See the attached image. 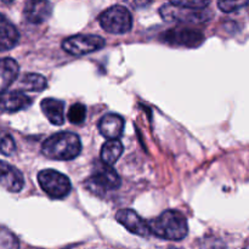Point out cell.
Instances as JSON below:
<instances>
[{
    "mask_svg": "<svg viewBox=\"0 0 249 249\" xmlns=\"http://www.w3.org/2000/svg\"><path fill=\"white\" fill-rule=\"evenodd\" d=\"M82 152V141L79 136L71 131L53 134L44 141L41 153L49 160H71Z\"/></svg>",
    "mask_w": 249,
    "mask_h": 249,
    "instance_id": "obj_1",
    "label": "cell"
},
{
    "mask_svg": "<svg viewBox=\"0 0 249 249\" xmlns=\"http://www.w3.org/2000/svg\"><path fill=\"white\" fill-rule=\"evenodd\" d=\"M151 233L162 240L181 241L189 232L187 220L180 212L168 209L148 223Z\"/></svg>",
    "mask_w": 249,
    "mask_h": 249,
    "instance_id": "obj_2",
    "label": "cell"
},
{
    "mask_svg": "<svg viewBox=\"0 0 249 249\" xmlns=\"http://www.w3.org/2000/svg\"><path fill=\"white\" fill-rule=\"evenodd\" d=\"M84 184L91 194L96 196H104L108 192L118 190L121 187L122 180L113 167L102 162H97L92 170V174L85 180Z\"/></svg>",
    "mask_w": 249,
    "mask_h": 249,
    "instance_id": "obj_3",
    "label": "cell"
},
{
    "mask_svg": "<svg viewBox=\"0 0 249 249\" xmlns=\"http://www.w3.org/2000/svg\"><path fill=\"white\" fill-rule=\"evenodd\" d=\"M100 26L111 34L128 33L133 27L130 11L122 5H114L99 16Z\"/></svg>",
    "mask_w": 249,
    "mask_h": 249,
    "instance_id": "obj_4",
    "label": "cell"
},
{
    "mask_svg": "<svg viewBox=\"0 0 249 249\" xmlns=\"http://www.w3.org/2000/svg\"><path fill=\"white\" fill-rule=\"evenodd\" d=\"M160 15L168 22H184V23H203L213 17V12L208 9L195 10L177 6L173 2L163 5L160 9Z\"/></svg>",
    "mask_w": 249,
    "mask_h": 249,
    "instance_id": "obj_5",
    "label": "cell"
},
{
    "mask_svg": "<svg viewBox=\"0 0 249 249\" xmlns=\"http://www.w3.org/2000/svg\"><path fill=\"white\" fill-rule=\"evenodd\" d=\"M38 182L43 191L55 199L65 198L72 190L71 180L62 173L53 169H44L39 172Z\"/></svg>",
    "mask_w": 249,
    "mask_h": 249,
    "instance_id": "obj_6",
    "label": "cell"
},
{
    "mask_svg": "<svg viewBox=\"0 0 249 249\" xmlns=\"http://www.w3.org/2000/svg\"><path fill=\"white\" fill-rule=\"evenodd\" d=\"M106 45L104 38L95 34H77L62 41V49L73 56H83L101 50Z\"/></svg>",
    "mask_w": 249,
    "mask_h": 249,
    "instance_id": "obj_7",
    "label": "cell"
},
{
    "mask_svg": "<svg viewBox=\"0 0 249 249\" xmlns=\"http://www.w3.org/2000/svg\"><path fill=\"white\" fill-rule=\"evenodd\" d=\"M160 40L168 45L184 46L195 49L204 43V36L202 32L191 28H172L160 34Z\"/></svg>",
    "mask_w": 249,
    "mask_h": 249,
    "instance_id": "obj_8",
    "label": "cell"
},
{
    "mask_svg": "<svg viewBox=\"0 0 249 249\" xmlns=\"http://www.w3.org/2000/svg\"><path fill=\"white\" fill-rule=\"evenodd\" d=\"M116 220L124 226L131 233L141 236V237H147L151 235L150 225L147 221L143 220L135 211L133 209H121L117 212Z\"/></svg>",
    "mask_w": 249,
    "mask_h": 249,
    "instance_id": "obj_9",
    "label": "cell"
},
{
    "mask_svg": "<svg viewBox=\"0 0 249 249\" xmlns=\"http://www.w3.org/2000/svg\"><path fill=\"white\" fill-rule=\"evenodd\" d=\"M0 186L14 194L21 191L24 186V178L22 173L16 167L4 160H0Z\"/></svg>",
    "mask_w": 249,
    "mask_h": 249,
    "instance_id": "obj_10",
    "label": "cell"
},
{
    "mask_svg": "<svg viewBox=\"0 0 249 249\" xmlns=\"http://www.w3.org/2000/svg\"><path fill=\"white\" fill-rule=\"evenodd\" d=\"M53 4L49 1H28L23 10V17L32 24H40L50 18Z\"/></svg>",
    "mask_w": 249,
    "mask_h": 249,
    "instance_id": "obj_11",
    "label": "cell"
},
{
    "mask_svg": "<svg viewBox=\"0 0 249 249\" xmlns=\"http://www.w3.org/2000/svg\"><path fill=\"white\" fill-rule=\"evenodd\" d=\"M33 104L32 99L22 91H10L0 95V112H18L28 108Z\"/></svg>",
    "mask_w": 249,
    "mask_h": 249,
    "instance_id": "obj_12",
    "label": "cell"
},
{
    "mask_svg": "<svg viewBox=\"0 0 249 249\" xmlns=\"http://www.w3.org/2000/svg\"><path fill=\"white\" fill-rule=\"evenodd\" d=\"M125 121L116 113L105 114L99 122V130L108 140H117L123 134Z\"/></svg>",
    "mask_w": 249,
    "mask_h": 249,
    "instance_id": "obj_13",
    "label": "cell"
},
{
    "mask_svg": "<svg viewBox=\"0 0 249 249\" xmlns=\"http://www.w3.org/2000/svg\"><path fill=\"white\" fill-rule=\"evenodd\" d=\"M43 113L53 125H62L65 123V102L61 100L48 97L40 102Z\"/></svg>",
    "mask_w": 249,
    "mask_h": 249,
    "instance_id": "obj_14",
    "label": "cell"
},
{
    "mask_svg": "<svg viewBox=\"0 0 249 249\" xmlns=\"http://www.w3.org/2000/svg\"><path fill=\"white\" fill-rule=\"evenodd\" d=\"M19 66L14 58H0V95L5 94L10 85L18 77Z\"/></svg>",
    "mask_w": 249,
    "mask_h": 249,
    "instance_id": "obj_15",
    "label": "cell"
},
{
    "mask_svg": "<svg viewBox=\"0 0 249 249\" xmlns=\"http://www.w3.org/2000/svg\"><path fill=\"white\" fill-rule=\"evenodd\" d=\"M19 40V33L16 27L0 14V51L15 48Z\"/></svg>",
    "mask_w": 249,
    "mask_h": 249,
    "instance_id": "obj_16",
    "label": "cell"
},
{
    "mask_svg": "<svg viewBox=\"0 0 249 249\" xmlns=\"http://www.w3.org/2000/svg\"><path fill=\"white\" fill-rule=\"evenodd\" d=\"M123 151V143L118 139L117 140L106 141L101 148V162L112 167L121 158Z\"/></svg>",
    "mask_w": 249,
    "mask_h": 249,
    "instance_id": "obj_17",
    "label": "cell"
},
{
    "mask_svg": "<svg viewBox=\"0 0 249 249\" xmlns=\"http://www.w3.org/2000/svg\"><path fill=\"white\" fill-rule=\"evenodd\" d=\"M19 89L26 90V91H44L48 88V80L45 77L36 73H27L21 78L18 83Z\"/></svg>",
    "mask_w": 249,
    "mask_h": 249,
    "instance_id": "obj_18",
    "label": "cell"
},
{
    "mask_svg": "<svg viewBox=\"0 0 249 249\" xmlns=\"http://www.w3.org/2000/svg\"><path fill=\"white\" fill-rule=\"evenodd\" d=\"M0 249H19L18 238L5 226H0Z\"/></svg>",
    "mask_w": 249,
    "mask_h": 249,
    "instance_id": "obj_19",
    "label": "cell"
},
{
    "mask_svg": "<svg viewBox=\"0 0 249 249\" xmlns=\"http://www.w3.org/2000/svg\"><path fill=\"white\" fill-rule=\"evenodd\" d=\"M16 152V142L9 131L0 128V153L4 156H12Z\"/></svg>",
    "mask_w": 249,
    "mask_h": 249,
    "instance_id": "obj_20",
    "label": "cell"
},
{
    "mask_svg": "<svg viewBox=\"0 0 249 249\" xmlns=\"http://www.w3.org/2000/svg\"><path fill=\"white\" fill-rule=\"evenodd\" d=\"M68 121L72 124H82L84 123L85 117H87V107L83 104H74L71 106V108L68 109Z\"/></svg>",
    "mask_w": 249,
    "mask_h": 249,
    "instance_id": "obj_21",
    "label": "cell"
},
{
    "mask_svg": "<svg viewBox=\"0 0 249 249\" xmlns=\"http://www.w3.org/2000/svg\"><path fill=\"white\" fill-rule=\"evenodd\" d=\"M173 4L177 5V6L186 7V9H195V10H202L207 9L211 2L209 1H202V0H184V1H179V0H175V1H172Z\"/></svg>",
    "mask_w": 249,
    "mask_h": 249,
    "instance_id": "obj_22",
    "label": "cell"
},
{
    "mask_svg": "<svg viewBox=\"0 0 249 249\" xmlns=\"http://www.w3.org/2000/svg\"><path fill=\"white\" fill-rule=\"evenodd\" d=\"M248 1H219L218 2V6L221 11L224 12H233V11H237L240 10L241 7L243 6H247Z\"/></svg>",
    "mask_w": 249,
    "mask_h": 249,
    "instance_id": "obj_23",
    "label": "cell"
},
{
    "mask_svg": "<svg viewBox=\"0 0 249 249\" xmlns=\"http://www.w3.org/2000/svg\"><path fill=\"white\" fill-rule=\"evenodd\" d=\"M172 249H173V248H172ZM174 249H175V248H174Z\"/></svg>",
    "mask_w": 249,
    "mask_h": 249,
    "instance_id": "obj_24",
    "label": "cell"
}]
</instances>
